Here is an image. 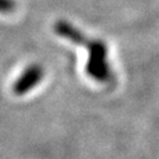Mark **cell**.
<instances>
[{
	"mask_svg": "<svg viewBox=\"0 0 159 159\" xmlns=\"http://www.w3.org/2000/svg\"><path fill=\"white\" fill-rule=\"evenodd\" d=\"M54 32L73 44L84 46L89 53L86 73L97 83L106 84L113 79V72L108 63V47L102 39L87 38L66 20H58L54 24Z\"/></svg>",
	"mask_w": 159,
	"mask_h": 159,
	"instance_id": "1",
	"label": "cell"
},
{
	"mask_svg": "<svg viewBox=\"0 0 159 159\" xmlns=\"http://www.w3.org/2000/svg\"><path fill=\"white\" fill-rule=\"evenodd\" d=\"M44 68L38 64H31L14 81L12 90L17 96H24L32 91L35 86L44 79Z\"/></svg>",
	"mask_w": 159,
	"mask_h": 159,
	"instance_id": "2",
	"label": "cell"
},
{
	"mask_svg": "<svg viewBox=\"0 0 159 159\" xmlns=\"http://www.w3.org/2000/svg\"><path fill=\"white\" fill-rule=\"evenodd\" d=\"M17 7V0H0V14H11Z\"/></svg>",
	"mask_w": 159,
	"mask_h": 159,
	"instance_id": "3",
	"label": "cell"
}]
</instances>
